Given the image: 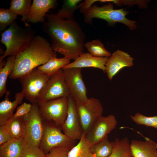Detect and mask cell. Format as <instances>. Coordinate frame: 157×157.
Segmentation results:
<instances>
[{
    "label": "cell",
    "instance_id": "6da1fadb",
    "mask_svg": "<svg viewBox=\"0 0 157 157\" xmlns=\"http://www.w3.org/2000/svg\"><path fill=\"white\" fill-rule=\"evenodd\" d=\"M42 23V29L50 37L51 47L55 52L74 60L83 53L85 34L74 19L47 14L46 20Z\"/></svg>",
    "mask_w": 157,
    "mask_h": 157
},
{
    "label": "cell",
    "instance_id": "7a4b0ae2",
    "mask_svg": "<svg viewBox=\"0 0 157 157\" xmlns=\"http://www.w3.org/2000/svg\"><path fill=\"white\" fill-rule=\"evenodd\" d=\"M56 52L46 39L35 36L28 47L16 57L14 68L9 78L19 79L56 56Z\"/></svg>",
    "mask_w": 157,
    "mask_h": 157
},
{
    "label": "cell",
    "instance_id": "3957f363",
    "mask_svg": "<svg viewBox=\"0 0 157 157\" xmlns=\"http://www.w3.org/2000/svg\"><path fill=\"white\" fill-rule=\"evenodd\" d=\"M0 40L6 50L0 57V60L7 56L16 57L29 46L34 37V31L29 28L19 26L16 21L2 32Z\"/></svg>",
    "mask_w": 157,
    "mask_h": 157
},
{
    "label": "cell",
    "instance_id": "277c9868",
    "mask_svg": "<svg viewBox=\"0 0 157 157\" xmlns=\"http://www.w3.org/2000/svg\"><path fill=\"white\" fill-rule=\"evenodd\" d=\"M127 11L123 8L115 9L111 3L99 7L93 5L83 13L84 22L90 25L92 24V19L97 18L106 21L108 25H113L117 22L122 23L127 26L130 30L137 28L136 22L127 18Z\"/></svg>",
    "mask_w": 157,
    "mask_h": 157
},
{
    "label": "cell",
    "instance_id": "5b68a950",
    "mask_svg": "<svg viewBox=\"0 0 157 157\" xmlns=\"http://www.w3.org/2000/svg\"><path fill=\"white\" fill-rule=\"evenodd\" d=\"M44 123V132L39 148L46 155L52 149L63 147L71 149L76 145L73 140L61 131V127L54 122Z\"/></svg>",
    "mask_w": 157,
    "mask_h": 157
},
{
    "label": "cell",
    "instance_id": "8992f818",
    "mask_svg": "<svg viewBox=\"0 0 157 157\" xmlns=\"http://www.w3.org/2000/svg\"><path fill=\"white\" fill-rule=\"evenodd\" d=\"M51 77L37 68L19 78L24 97L32 104H38L40 93Z\"/></svg>",
    "mask_w": 157,
    "mask_h": 157
},
{
    "label": "cell",
    "instance_id": "52a82bcc",
    "mask_svg": "<svg viewBox=\"0 0 157 157\" xmlns=\"http://www.w3.org/2000/svg\"><path fill=\"white\" fill-rule=\"evenodd\" d=\"M43 120L52 121L61 126L65 121L68 110V97H64L38 103Z\"/></svg>",
    "mask_w": 157,
    "mask_h": 157
},
{
    "label": "cell",
    "instance_id": "ba28073f",
    "mask_svg": "<svg viewBox=\"0 0 157 157\" xmlns=\"http://www.w3.org/2000/svg\"><path fill=\"white\" fill-rule=\"evenodd\" d=\"M75 102L82 131L86 134L102 116V105L98 99L93 97L88 98L85 102Z\"/></svg>",
    "mask_w": 157,
    "mask_h": 157
},
{
    "label": "cell",
    "instance_id": "9c48e42d",
    "mask_svg": "<svg viewBox=\"0 0 157 157\" xmlns=\"http://www.w3.org/2000/svg\"><path fill=\"white\" fill-rule=\"evenodd\" d=\"M70 95L69 87L65 81L63 70H59L51 76L40 92L38 103Z\"/></svg>",
    "mask_w": 157,
    "mask_h": 157
},
{
    "label": "cell",
    "instance_id": "30bf717a",
    "mask_svg": "<svg viewBox=\"0 0 157 157\" xmlns=\"http://www.w3.org/2000/svg\"><path fill=\"white\" fill-rule=\"evenodd\" d=\"M24 117L26 127V140L29 143L39 147L43 135L44 126L38 104H32L30 111Z\"/></svg>",
    "mask_w": 157,
    "mask_h": 157
},
{
    "label": "cell",
    "instance_id": "8fae6325",
    "mask_svg": "<svg viewBox=\"0 0 157 157\" xmlns=\"http://www.w3.org/2000/svg\"><path fill=\"white\" fill-rule=\"evenodd\" d=\"M63 70L70 95L76 102H86L88 98L87 96L86 87L82 77L81 68H71Z\"/></svg>",
    "mask_w": 157,
    "mask_h": 157
},
{
    "label": "cell",
    "instance_id": "7c38bea8",
    "mask_svg": "<svg viewBox=\"0 0 157 157\" xmlns=\"http://www.w3.org/2000/svg\"><path fill=\"white\" fill-rule=\"evenodd\" d=\"M117 120L113 115L102 116L94 123L86 134V138L91 146L102 140L116 128Z\"/></svg>",
    "mask_w": 157,
    "mask_h": 157
},
{
    "label": "cell",
    "instance_id": "4fadbf2b",
    "mask_svg": "<svg viewBox=\"0 0 157 157\" xmlns=\"http://www.w3.org/2000/svg\"><path fill=\"white\" fill-rule=\"evenodd\" d=\"M68 110L67 118L61 126L63 133L71 139L80 140L83 132L77 112L76 102L70 95L68 97Z\"/></svg>",
    "mask_w": 157,
    "mask_h": 157
},
{
    "label": "cell",
    "instance_id": "5bb4252c",
    "mask_svg": "<svg viewBox=\"0 0 157 157\" xmlns=\"http://www.w3.org/2000/svg\"><path fill=\"white\" fill-rule=\"evenodd\" d=\"M133 58L128 53L118 50L108 58L105 64V73L111 81L122 69L133 65Z\"/></svg>",
    "mask_w": 157,
    "mask_h": 157
},
{
    "label": "cell",
    "instance_id": "9a60e30c",
    "mask_svg": "<svg viewBox=\"0 0 157 157\" xmlns=\"http://www.w3.org/2000/svg\"><path fill=\"white\" fill-rule=\"evenodd\" d=\"M56 0H33L31 8L28 22L43 23L46 20L47 13L57 6Z\"/></svg>",
    "mask_w": 157,
    "mask_h": 157
},
{
    "label": "cell",
    "instance_id": "2e32d148",
    "mask_svg": "<svg viewBox=\"0 0 157 157\" xmlns=\"http://www.w3.org/2000/svg\"><path fill=\"white\" fill-rule=\"evenodd\" d=\"M108 58L94 56L89 53H83L76 59L62 69L71 68L91 67L101 69L105 72V64Z\"/></svg>",
    "mask_w": 157,
    "mask_h": 157
},
{
    "label": "cell",
    "instance_id": "e0dca14e",
    "mask_svg": "<svg viewBox=\"0 0 157 157\" xmlns=\"http://www.w3.org/2000/svg\"><path fill=\"white\" fill-rule=\"evenodd\" d=\"M10 92V91H7L4 99L0 103V126L4 125L13 117L15 110L19 104L22 103L24 97L22 91L17 92L15 95L14 100L11 101L9 98Z\"/></svg>",
    "mask_w": 157,
    "mask_h": 157
},
{
    "label": "cell",
    "instance_id": "ac0fdd59",
    "mask_svg": "<svg viewBox=\"0 0 157 157\" xmlns=\"http://www.w3.org/2000/svg\"><path fill=\"white\" fill-rule=\"evenodd\" d=\"M145 141L133 140L130 147L133 157H157V149L154 141L144 137Z\"/></svg>",
    "mask_w": 157,
    "mask_h": 157
},
{
    "label": "cell",
    "instance_id": "d6986e66",
    "mask_svg": "<svg viewBox=\"0 0 157 157\" xmlns=\"http://www.w3.org/2000/svg\"><path fill=\"white\" fill-rule=\"evenodd\" d=\"M26 142L24 138H13L0 145V157H22Z\"/></svg>",
    "mask_w": 157,
    "mask_h": 157
},
{
    "label": "cell",
    "instance_id": "ffe728a7",
    "mask_svg": "<svg viewBox=\"0 0 157 157\" xmlns=\"http://www.w3.org/2000/svg\"><path fill=\"white\" fill-rule=\"evenodd\" d=\"M16 57L9 56L5 62L0 60V97H2L7 91L6 83L7 78L13 70Z\"/></svg>",
    "mask_w": 157,
    "mask_h": 157
},
{
    "label": "cell",
    "instance_id": "44dd1931",
    "mask_svg": "<svg viewBox=\"0 0 157 157\" xmlns=\"http://www.w3.org/2000/svg\"><path fill=\"white\" fill-rule=\"evenodd\" d=\"M4 125L13 138L26 139V127L24 116L16 118L12 117Z\"/></svg>",
    "mask_w": 157,
    "mask_h": 157
},
{
    "label": "cell",
    "instance_id": "7402d4cb",
    "mask_svg": "<svg viewBox=\"0 0 157 157\" xmlns=\"http://www.w3.org/2000/svg\"><path fill=\"white\" fill-rule=\"evenodd\" d=\"M31 3V0H12L10 3V9L17 15L22 16L21 20L27 27L30 26L28 21Z\"/></svg>",
    "mask_w": 157,
    "mask_h": 157
},
{
    "label": "cell",
    "instance_id": "603a6c76",
    "mask_svg": "<svg viewBox=\"0 0 157 157\" xmlns=\"http://www.w3.org/2000/svg\"><path fill=\"white\" fill-rule=\"evenodd\" d=\"M108 136L90 146L92 157H108L112 154L114 142H110Z\"/></svg>",
    "mask_w": 157,
    "mask_h": 157
},
{
    "label": "cell",
    "instance_id": "cb8c5ba5",
    "mask_svg": "<svg viewBox=\"0 0 157 157\" xmlns=\"http://www.w3.org/2000/svg\"><path fill=\"white\" fill-rule=\"evenodd\" d=\"M70 60V59L65 57L58 58L56 56L51 58L46 63L38 67L37 68L51 77L69 63Z\"/></svg>",
    "mask_w": 157,
    "mask_h": 157
},
{
    "label": "cell",
    "instance_id": "d4e9b609",
    "mask_svg": "<svg viewBox=\"0 0 157 157\" xmlns=\"http://www.w3.org/2000/svg\"><path fill=\"white\" fill-rule=\"evenodd\" d=\"M83 133L79 142L70 149L68 157H92L90 151V145Z\"/></svg>",
    "mask_w": 157,
    "mask_h": 157
},
{
    "label": "cell",
    "instance_id": "484cf974",
    "mask_svg": "<svg viewBox=\"0 0 157 157\" xmlns=\"http://www.w3.org/2000/svg\"><path fill=\"white\" fill-rule=\"evenodd\" d=\"M82 0H63L61 8L58 10L56 15L62 19L68 20H74V14L78 9V5L82 1Z\"/></svg>",
    "mask_w": 157,
    "mask_h": 157
},
{
    "label": "cell",
    "instance_id": "4316f807",
    "mask_svg": "<svg viewBox=\"0 0 157 157\" xmlns=\"http://www.w3.org/2000/svg\"><path fill=\"white\" fill-rule=\"evenodd\" d=\"M113 152L108 157H132L130 142L127 137L115 139Z\"/></svg>",
    "mask_w": 157,
    "mask_h": 157
},
{
    "label": "cell",
    "instance_id": "83f0119b",
    "mask_svg": "<svg viewBox=\"0 0 157 157\" xmlns=\"http://www.w3.org/2000/svg\"><path fill=\"white\" fill-rule=\"evenodd\" d=\"M84 46L92 56L108 58L111 53L105 48L99 39L92 40L85 43Z\"/></svg>",
    "mask_w": 157,
    "mask_h": 157
},
{
    "label": "cell",
    "instance_id": "f1b7e54d",
    "mask_svg": "<svg viewBox=\"0 0 157 157\" xmlns=\"http://www.w3.org/2000/svg\"><path fill=\"white\" fill-rule=\"evenodd\" d=\"M17 18V15L10 8L0 9V30L5 31L7 27L10 25Z\"/></svg>",
    "mask_w": 157,
    "mask_h": 157
},
{
    "label": "cell",
    "instance_id": "f546056e",
    "mask_svg": "<svg viewBox=\"0 0 157 157\" xmlns=\"http://www.w3.org/2000/svg\"><path fill=\"white\" fill-rule=\"evenodd\" d=\"M130 117L137 124L152 127L157 129V116L148 117L137 113L133 115H131Z\"/></svg>",
    "mask_w": 157,
    "mask_h": 157
},
{
    "label": "cell",
    "instance_id": "4dcf8cb0",
    "mask_svg": "<svg viewBox=\"0 0 157 157\" xmlns=\"http://www.w3.org/2000/svg\"><path fill=\"white\" fill-rule=\"evenodd\" d=\"M46 155L39 147L26 142L22 157H45Z\"/></svg>",
    "mask_w": 157,
    "mask_h": 157
},
{
    "label": "cell",
    "instance_id": "1f68e13d",
    "mask_svg": "<svg viewBox=\"0 0 157 157\" xmlns=\"http://www.w3.org/2000/svg\"><path fill=\"white\" fill-rule=\"evenodd\" d=\"M32 104L24 102L17 107L16 112L13 116V118L22 117L27 114L30 111Z\"/></svg>",
    "mask_w": 157,
    "mask_h": 157
},
{
    "label": "cell",
    "instance_id": "d6a6232c",
    "mask_svg": "<svg viewBox=\"0 0 157 157\" xmlns=\"http://www.w3.org/2000/svg\"><path fill=\"white\" fill-rule=\"evenodd\" d=\"M70 150L63 147L55 148L46 155L45 157H68V154Z\"/></svg>",
    "mask_w": 157,
    "mask_h": 157
},
{
    "label": "cell",
    "instance_id": "836d02e7",
    "mask_svg": "<svg viewBox=\"0 0 157 157\" xmlns=\"http://www.w3.org/2000/svg\"><path fill=\"white\" fill-rule=\"evenodd\" d=\"M13 139L5 126H0V145L10 141Z\"/></svg>",
    "mask_w": 157,
    "mask_h": 157
},
{
    "label": "cell",
    "instance_id": "e575fe53",
    "mask_svg": "<svg viewBox=\"0 0 157 157\" xmlns=\"http://www.w3.org/2000/svg\"><path fill=\"white\" fill-rule=\"evenodd\" d=\"M154 142V144L155 147H156L157 149V143L155 142Z\"/></svg>",
    "mask_w": 157,
    "mask_h": 157
},
{
    "label": "cell",
    "instance_id": "d590c367",
    "mask_svg": "<svg viewBox=\"0 0 157 157\" xmlns=\"http://www.w3.org/2000/svg\"></svg>",
    "mask_w": 157,
    "mask_h": 157
}]
</instances>
